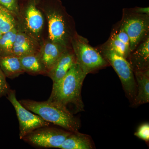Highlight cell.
Wrapping results in <instances>:
<instances>
[{
  "label": "cell",
  "mask_w": 149,
  "mask_h": 149,
  "mask_svg": "<svg viewBox=\"0 0 149 149\" xmlns=\"http://www.w3.org/2000/svg\"><path fill=\"white\" fill-rule=\"evenodd\" d=\"M1 55V51L0 50V56Z\"/></svg>",
  "instance_id": "26"
},
{
  "label": "cell",
  "mask_w": 149,
  "mask_h": 149,
  "mask_svg": "<svg viewBox=\"0 0 149 149\" xmlns=\"http://www.w3.org/2000/svg\"><path fill=\"white\" fill-rule=\"evenodd\" d=\"M40 1L27 0L22 10L19 11V17L21 16L22 28H19L42 43L45 19L38 6Z\"/></svg>",
  "instance_id": "7"
},
{
  "label": "cell",
  "mask_w": 149,
  "mask_h": 149,
  "mask_svg": "<svg viewBox=\"0 0 149 149\" xmlns=\"http://www.w3.org/2000/svg\"><path fill=\"white\" fill-rule=\"evenodd\" d=\"M86 76L76 62L64 77L53 83L48 100L58 103L68 109V106L71 105L76 112L84 111L81 91Z\"/></svg>",
  "instance_id": "2"
},
{
  "label": "cell",
  "mask_w": 149,
  "mask_h": 149,
  "mask_svg": "<svg viewBox=\"0 0 149 149\" xmlns=\"http://www.w3.org/2000/svg\"><path fill=\"white\" fill-rule=\"evenodd\" d=\"M59 148L92 149L94 145L90 136L77 131L71 132Z\"/></svg>",
  "instance_id": "17"
},
{
  "label": "cell",
  "mask_w": 149,
  "mask_h": 149,
  "mask_svg": "<svg viewBox=\"0 0 149 149\" xmlns=\"http://www.w3.org/2000/svg\"><path fill=\"white\" fill-rule=\"evenodd\" d=\"M41 44L42 43L28 35L18 27V31L13 47L12 54L19 57L38 53L40 50Z\"/></svg>",
  "instance_id": "11"
},
{
  "label": "cell",
  "mask_w": 149,
  "mask_h": 149,
  "mask_svg": "<svg viewBox=\"0 0 149 149\" xmlns=\"http://www.w3.org/2000/svg\"><path fill=\"white\" fill-rule=\"evenodd\" d=\"M136 85L137 95L132 105H140L149 102V69L134 72Z\"/></svg>",
  "instance_id": "15"
},
{
  "label": "cell",
  "mask_w": 149,
  "mask_h": 149,
  "mask_svg": "<svg viewBox=\"0 0 149 149\" xmlns=\"http://www.w3.org/2000/svg\"><path fill=\"white\" fill-rule=\"evenodd\" d=\"M20 103L27 109L38 115L43 119L71 132L78 131L80 121L66 107L47 100L38 102L22 100Z\"/></svg>",
  "instance_id": "3"
},
{
  "label": "cell",
  "mask_w": 149,
  "mask_h": 149,
  "mask_svg": "<svg viewBox=\"0 0 149 149\" xmlns=\"http://www.w3.org/2000/svg\"><path fill=\"white\" fill-rule=\"evenodd\" d=\"M103 45L125 58L130 54L129 37L119 22L112 29L109 38Z\"/></svg>",
  "instance_id": "10"
},
{
  "label": "cell",
  "mask_w": 149,
  "mask_h": 149,
  "mask_svg": "<svg viewBox=\"0 0 149 149\" xmlns=\"http://www.w3.org/2000/svg\"><path fill=\"white\" fill-rule=\"evenodd\" d=\"M49 126L36 129L22 139L35 146L43 148H59L71 132Z\"/></svg>",
  "instance_id": "9"
},
{
  "label": "cell",
  "mask_w": 149,
  "mask_h": 149,
  "mask_svg": "<svg viewBox=\"0 0 149 149\" xmlns=\"http://www.w3.org/2000/svg\"><path fill=\"white\" fill-rule=\"evenodd\" d=\"M38 6L47 19L49 39L66 48H71V41L77 32L72 17L60 0H40Z\"/></svg>",
  "instance_id": "1"
},
{
  "label": "cell",
  "mask_w": 149,
  "mask_h": 149,
  "mask_svg": "<svg viewBox=\"0 0 149 149\" xmlns=\"http://www.w3.org/2000/svg\"><path fill=\"white\" fill-rule=\"evenodd\" d=\"M0 68L6 77L14 79L24 72L19 57L13 54L0 56Z\"/></svg>",
  "instance_id": "16"
},
{
  "label": "cell",
  "mask_w": 149,
  "mask_h": 149,
  "mask_svg": "<svg viewBox=\"0 0 149 149\" xmlns=\"http://www.w3.org/2000/svg\"><path fill=\"white\" fill-rule=\"evenodd\" d=\"M77 62L72 48H67L48 71V75L55 83L63 78Z\"/></svg>",
  "instance_id": "12"
},
{
  "label": "cell",
  "mask_w": 149,
  "mask_h": 149,
  "mask_svg": "<svg viewBox=\"0 0 149 149\" xmlns=\"http://www.w3.org/2000/svg\"><path fill=\"white\" fill-rule=\"evenodd\" d=\"M67 48L49 39L42 42L39 54L47 72Z\"/></svg>",
  "instance_id": "14"
},
{
  "label": "cell",
  "mask_w": 149,
  "mask_h": 149,
  "mask_svg": "<svg viewBox=\"0 0 149 149\" xmlns=\"http://www.w3.org/2000/svg\"><path fill=\"white\" fill-rule=\"evenodd\" d=\"M71 46L77 63L86 75L109 66L100 52L90 45L88 39L77 32L71 40Z\"/></svg>",
  "instance_id": "4"
},
{
  "label": "cell",
  "mask_w": 149,
  "mask_h": 149,
  "mask_svg": "<svg viewBox=\"0 0 149 149\" xmlns=\"http://www.w3.org/2000/svg\"><path fill=\"white\" fill-rule=\"evenodd\" d=\"M19 59L24 72L32 75L47 74V70L39 53L19 57Z\"/></svg>",
  "instance_id": "18"
},
{
  "label": "cell",
  "mask_w": 149,
  "mask_h": 149,
  "mask_svg": "<svg viewBox=\"0 0 149 149\" xmlns=\"http://www.w3.org/2000/svg\"><path fill=\"white\" fill-rule=\"evenodd\" d=\"M132 8V10L136 13L140 14H144L149 15V7H136Z\"/></svg>",
  "instance_id": "24"
},
{
  "label": "cell",
  "mask_w": 149,
  "mask_h": 149,
  "mask_svg": "<svg viewBox=\"0 0 149 149\" xmlns=\"http://www.w3.org/2000/svg\"><path fill=\"white\" fill-rule=\"evenodd\" d=\"M126 59L133 72L149 69V35L130 52Z\"/></svg>",
  "instance_id": "13"
},
{
  "label": "cell",
  "mask_w": 149,
  "mask_h": 149,
  "mask_svg": "<svg viewBox=\"0 0 149 149\" xmlns=\"http://www.w3.org/2000/svg\"><path fill=\"white\" fill-rule=\"evenodd\" d=\"M19 0H0V4L13 13L16 17L19 15Z\"/></svg>",
  "instance_id": "21"
},
{
  "label": "cell",
  "mask_w": 149,
  "mask_h": 149,
  "mask_svg": "<svg viewBox=\"0 0 149 149\" xmlns=\"http://www.w3.org/2000/svg\"><path fill=\"white\" fill-rule=\"evenodd\" d=\"M134 135L148 143L149 141V124L146 123L140 125Z\"/></svg>",
  "instance_id": "22"
},
{
  "label": "cell",
  "mask_w": 149,
  "mask_h": 149,
  "mask_svg": "<svg viewBox=\"0 0 149 149\" xmlns=\"http://www.w3.org/2000/svg\"><path fill=\"white\" fill-rule=\"evenodd\" d=\"M96 48L117 73L126 96L133 104L137 95V85L134 72L130 63L125 58L103 44Z\"/></svg>",
  "instance_id": "5"
},
{
  "label": "cell",
  "mask_w": 149,
  "mask_h": 149,
  "mask_svg": "<svg viewBox=\"0 0 149 149\" xmlns=\"http://www.w3.org/2000/svg\"><path fill=\"white\" fill-rule=\"evenodd\" d=\"M15 15L0 4V30L2 34L17 25Z\"/></svg>",
  "instance_id": "20"
},
{
  "label": "cell",
  "mask_w": 149,
  "mask_h": 149,
  "mask_svg": "<svg viewBox=\"0 0 149 149\" xmlns=\"http://www.w3.org/2000/svg\"><path fill=\"white\" fill-rule=\"evenodd\" d=\"M2 35V33L1 32V30H0V38L1 37Z\"/></svg>",
  "instance_id": "25"
},
{
  "label": "cell",
  "mask_w": 149,
  "mask_h": 149,
  "mask_svg": "<svg viewBox=\"0 0 149 149\" xmlns=\"http://www.w3.org/2000/svg\"><path fill=\"white\" fill-rule=\"evenodd\" d=\"M130 40V52L149 35V15L136 13L132 8H123L119 21Z\"/></svg>",
  "instance_id": "6"
},
{
  "label": "cell",
  "mask_w": 149,
  "mask_h": 149,
  "mask_svg": "<svg viewBox=\"0 0 149 149\" xmlns=\"http://www.w3.org/2000/svg\"><path fill=\"white\" fill-rule=\"evenodd\" d=\"M7 98L13 106L19 123V139H22L27 134L36 129L49 126V123L24 107L17 100L14 90H10L6 95Z\"/></svg>",
  "instance_id": "8"
},
{
  "label": "cell",
  "mask_w": 149,
  "mask_h": 149,
  "mask_svg": "<svg viewBox=\"0 0 149 149\" xmlns=\"http://www.w3.org/2000/svg\"><path fill=\"white\" fill-rule=\"evenodd\" d=\"M18 31V26L2 34L0 38V50L1 55L12 54L13 47Z\"/></svg>",
  "instance_id": "19"
},
{
  "label": "cell",
  "mask_w": 149,
  "mask_h": 149,
  "mask_svg": "<svg viewBox=\"0 0 149 149\" xmlns=\"http://www.w3.org/2000/svg\"><path fill=\"white\" fill-rule=\"evenodd\" d=\"M6 77L0 68V97L6 96L10 90L9 85L6 80Z\"/></svg>",
  "instance_id": "23"
}]
</instances>
